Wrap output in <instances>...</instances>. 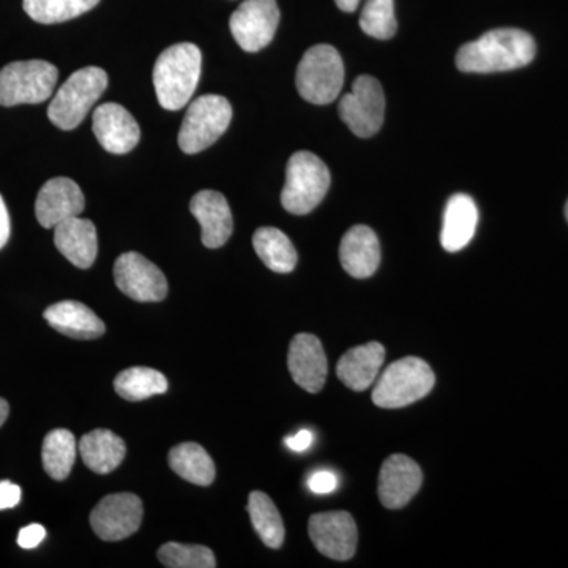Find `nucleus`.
<instances>
[{
    "label": "nucleus",
    "instance_id": "nucleus-1",
    "mask_svg": "<svg viewBox=\"0 0 568 568\" xmlns=\"http://www.w3.org/2000/svg\"><path fill=\"white\" fill-rule=\"evenodd\" d=\"M536 58V41L519 29H496L463 44L457 67L465 73H497L528 65Z\"/></svg>",
    "mask_w": 568,
    "mask_h": 568
},
{
    "label": "nucleus",
    "instance_id": "nucleus-2",
    "mask_svg": "<svg viewBox=\"0 0 568 568\" xmlns=\"http://www.w3.org/2000/svg\"><path fill=\"white\" fill-rule=\"evenodd\" d=\"M203 54L193 43H178L159 55L153 69L156 99L168 111L182 110L192 100L201 78Z\"/></svg>",
    "mask_w": 568,
    "mask_h": 568
},
{
    "label": "nucleus",
    "instance_id": "nucleus-3",
    "mask_svg": "<svg viewBox=\"0 0 568 568\" xmlns=\"http://www.w3.org/2000/svg\"><path fill=\"white\" fill-rule=\"evenodd\" d=\"M106 88L108 74L100 67H84L74 71L55 92L48 108V118L58 129L65 132L77 129L93 104L99 102Z\"/></svg>",
    "mask_w": 568,
    "mask_h": 568
},
{
    "label": "nucleus",
    "instance_id": "nucleus-4",
    "mask_svg": "<svg viewBox=\"0 0 568 568\" xmlns=\"http://www.w3.org/2000/svg\"><path fill=\"white\" fill-rule=\"evenodd\" d=\"M331 189V173L312 152H295L287 162L282 204L293 215H306L323 203Z\"/></svg>",
    "mask_w": 568,
    "mask_h": 568
},
{
    "label": "nucleus",
    "instance_id": "nucleus-5",
    "mask_svg": "<svg viewBox=\"0 0 568 568\" xmlns=\"http://www.w3.org/2000/svg\"><path fill=\"white\" fill-rule=\"evenodd\" d=\"M435 383V373L425 361L399 358L381 375L373 390V403L383 409L409 406L428 395Z\"/></svg>",
    "mask_w": 568,
    "mask_h": 568
},
{
    "label": "nucleus",
    "instance_id": "nucleus-6",
    "mask_svg": "<svg viewBox=\"0 0 568 568\" xmlns=\"http://www.w3.org/2000/svg\"><path fill=\"white\" fill-rule=\"evenodd\" d=\"M295 84L306 102H335L345 84V65L339 52L331 44H316L310 48L298 63Z\"/></svg>",
    "mask_w": 568,
    "mask_h": 568
},
{
    "label": "nucleus",
    "instance_id": "nucleus-7",
    "mask_svg": "<svg viewBox=\"0 0 568 568\" xmlns=\"http://www.w3.org/2000/svg\"><path fill=\"white\" fill-rule=\"evenodd\" d=\"M233 119V108L222 95H203L194 100L179 132V148L193 155L220 140Z\"/></svg>",
    "mask_w": 568,
    "mask_h": 568
},
{
    "label": "nucleus",
    "instance_id": "nucleus-8",
    "mask_svg": "<svg viewBox=\"0 0 568 568\" xmlns=\"http://www.w3.org/2000/svg\"><path fill=\"white\" fill-rule=\"evenodd\" d=\"M59 71L50 62L21 61L0 70V104H39L54 92Z\"/></svg>",
    "mask_w": 568,
    "mask_h": 568
},
{
    "label": "nucleus",
    "instance_id": "nucleus-9",
    "mask_svg": "<svg viewBox=\"0 0 568 568\" xmlns=\"http://www.w3.org/2000/svg\"><path fill=\"white\" fill-rule=\"evenodd\" d=\"M339 118L358 138H372L379 132L386 112L383 85L368 74H362L353 84V92L343 97Z\"/></svg>",
    "mask_w": 568,
    "mask_h": 568
},
{
    "label": "nucleus",
    "instance_id": "nucleus-10",
    "mask_svg": "<svg viewBox=\"0 0 568 568\" xmlns=\"http://www.w3.org/2000/svg\"><path fill=\"white\" fill-rule=\"evenodd\" d=\"M280 24L276 0H245L230 20L231 33L246 52L264 50L274 40Z\"/></svg>",
    "mask_w": 568,
    "mask_h": 568
},
{
    "label": "nucleus",
    "instance_id": "nucleus-11",
    "mask_svg": "<svg viewBox=\"0 0 568 568\" xmlns=\"http://www.w3.org/2000/svg\"><path fill=\"white\" fill-rule=\"evenodd\" d=\"M114 280L126 297L136 302H162L168 295L163 272L136 252L123 253L114 264Z\"/></svg>",
    "mask_w": 568,
    "mask_h": 568
},
{
    "label": "nucleus",
    "instance_id": "nucleus-12",
    "mask_svg": "<svg viewBox=\"0 0 568 568\" xmlns=\"http://www.w3.org/2000/svg\"><path fill=\"white\" fill-rule=\"evenodd\" d=\"M144 508L140 497L132 493H118L103 497L91 514L93 532L104 541H119L132 537L142 523Z\"/></svg>",
    "mask_w": 568,
    "mask_h": 568
},
{
    "label": "nucleus",
    "instance_id": "nucleus-13",
    "mask_svg": "<svg viewBox=\"0 0 568 568\" xmlns=\"http://www.w3.org/2000/svg\"><path fill=\"white\" fill-rule=\"evenodd\" d=\"M310 538L321 555L349 560L357 548V526L347 511H325L310 518Z\"/></svg>",
    "mask_w": 568,
    "mask_h": 568
},
{
    "label": "nucleus",
    "instance_id": "nucleus-14",
    "mask_svg": "<svg viewBox=\"0 0 568 568\" xmlns=\"http://www.w3.org/2000/svg\"><path fill=\"white\" fill-rule=\"evenodd\" d=\"M92 129L104 151L114 155L132 152L141 138L140 125L119 103L100 104L93 112Z\"/></svg>",
    "mask_w": 568,
    "mask_h": 568
},
{
    "label": "nucleus",
    "instance_id": "nucleus-15",
    "mask_svg": "<svg viewBox=\"0 0 568 568\" xmlns=\"http://www.w3.org/2000/svg\"><path fill=\"white\" fill-rule=\"evenodd\" d=\"M84 207L85 200L80 185L69 178H54L41 186L36 201V215L41 226L51 230L80 215Z\"/></svg>",
    "mask_w": 568,
    "mask_h": 568
},
{
    "label": "nucleus",
    "instance_id": "nucleus-16",
    "mask_svg": "<svg viewBox=\"0 0 568 568\" xmlns=\"http://www.w3.org/2000/svg\"><path fill=\"white\" fill-rule=\"evenodd\" d=\"M424 481L420 466L406 455H392L384 462L379 474L381 503L384 507L396 510L407 506L417 495Z\"/></svg>",
    "mask_w": 568,
    "mask_h": 568
},
{
    "label": "nucleus",
    "instance_id": "nucleus-17",
    "mask_svg": "<svg viewBox=\"0 0 568 568\" xmlns=\"http://www.w3.org/2000/svg\"><path fill=\"white\" fill-rule=\"evenodd\" d=\"M287 368L295 384L310 394L323 390L328 365L320 338L312 334L295 335L287 354Z\"/></svg>",
    "mask_w": 568,
    "mask_h": 568
},
{
    "label": "nucleus",
    "instance_id": "nucleus-18",
    "mask_svg": "<svg viewBox=\"0 0 568 568\" xmlns=\"http://www.w3.org/2000/svg\"><path fill=\"white\" fill-rule=\"evenodd\" d=\"M190 212L201 224L203 244L207 248H220L230 241L234 230L233 213L222 193L203 190L194 194Z\"/></svg>",
    "mask_w": 568,
    "mask_h": 568
},
{
    "label": "nucleus",
    "instance_id": "nucleus-19",
    "mask_svg": "<svg viewBox=\"0 0 568 568\" xmlns=\"http://www.w3.org/2000/svg\"><path fill=\"white\" fill-rule=\"evenodd\" d=\"M339 263L354 278L364 280L375 274L381 263V246L375 231L364 224L351 227L339 244Z\"/></svg>",
    "mask_w": 568,
    "mask_h": 568
},
{
    "label": "nucleus",
    "instance_id": "nucleus-20",
    "mask_svg": "<svg viewBox=\"0 0 568 568\" xmlns=\"http://www.w3.org/2000/svg\"><path fill=\"white\" fill-rule=\"evenodd\" d=\"M54 244L78 268H91L99 253L97 227L91 220H65L54 227Z\"/></svg>",
    "mask_w": 568,
    "mask_h": 568
},
{
    "label": "nucleus",
    "instance_id": "nucleus-21",
    "mask_svg": "<svg viewBox=\"0 0 568 568\" xmlns=\"http://www.w3.org/2000/svg\"><path fill=\"white\" fill-rule=\"evenodd\" d=\"M43 316L59 334L74 339L100 338L106 331L103 321L88 305L77 301H63L48 306Z\"/></svg>",
    "mask_w": 568,
    "mask_h": 568
},
{
    "label": "nucleus",
    "instance_id": "nucleus-22",
    "mask_svg": "<svg viewBox=\"0 0 568 568\" xmlns=\"http://www.w3.org/2000/svg\"><path fill=\"white\" fill-rule=\"evenodd\" d=\"M384 358H386V349L379 343L373 342L353 347L339 358L336 375L351 390H366L379 375Z\"/></svg>",
    "mask_w": 568,
    "mask_h": 568
},
{
    "label": "nucleus",
    "instance_id": "nucleus-23",
    "mask_svg": "<svg viewBox=\"0 0 568 568\" xmlns=\"http://www.w3.org/2000/svg\"><path fill=\"white\" fill-rule=\"evenodd\" d=\"M478 223L477 205L473 197L458 193L448 200L444 212L440 244L447 252L455 253L473 241Z\"/></svg>",
    "mask_w": 568,
    "mask_h": 568
},
{
    "label": "nucleus",
    "instance_id": "nucleus-24",
    "mask_svg": "<svg viewBox=\"0 0 568 568\" xmlns=\"http://www.w3.org/2000/svg\"><path fill=\"white\" fill-rule=\"evenodd\" d=\"M80 450L84 465L95 474H110L122 465L126 455L123 439L110 429H95L82 436Z\"/></svg>",
    "mask_w": 568,
    "mask_h": 568
},
{
    "label": "nucleus",
    "instance_id": "nucleus-25",
    "mask_svg": "<svg viewBox=\"0 0 568 568\" xmlns=\"http://www.w3.org/2000/svg\"><path fill=\"white\" fill-rule=\"evenodd\" d=\"M171 469L183 480L197 487H209L215 480V463L200 444H179L170 452Z\"/></svg>",
    "mask_w": 568,
    "mask_h": 568
},
{
    "label": "nucleus",
    "instance_id": "nucleus-26",
    "mask_svg": "<svg viewBox=\"0 0 568 568\" xmlns=\"http://www.w3.org/2000/svg\"><path fill=\"white\" fill-rule=\"evenodd\" d=\"M257 256L276 274H290L297 265V252L293 242L276 227H260L253 235Z\"/></svg>",
    "mask_w": 568,
    "mask_h": 568
},
{
    "label": "nucleus",
    "instance_id": "nucleus-27",
    "mask_svg": "<svg viewBox=\"0 0 568 568\" xmlns=\"http://www.w3.org/2000/svg\"><path fill=\"white\" fill-rule=\"evenodd\" d=\"M78 446L73 433L69 429H52L41 447V459L48 476L54 480H65L77 462Z\"/></svg>",
    "mask_w": 568,
    "mask_h": 568
},
{
    "label": "nucleus",
    "instance_id": "nucleus-28",
    "mask_svg": "<svg viewBox=\"0 0 568 568\" xmlns=\"http://www.w3.org/2000/svg\"><path fill=\"white\" fill-rule=\"evenodd\" d=\"M248 514L253 528L265 547L272 549L282 547L286 530H284L282 515L271 497L263 491H253L248 497Z\"/></svg>",
    "mask_w": 568,
    "mask_h": 568
},
{
    "label": "nucleus",
    "instance_id": "nucleus-29",
    "mask_svg": "<svg viewBox=\"0 0 568 568\" xmlns=\"http://www.w3.org/2000/svg\"><path fill=\"white\" fill-rule=\"evenodd\" d=\"M114 388L126 402H142L153 395L166 394L168 379L156 369L134 366L119 373L114 381Z\"/></svg>",
    "mask_w": 568,
    "mask_h": 568
},
{
    "label": "nucleus",
    "instance_id": "nucleus-30",
    "mask_svg": "<svg viewBox=\"0 0 568 568\" xmlns=\"http://www.w3.org/2000/svg\"><path fill=\"white\" fill-rule=\"evenodd\" d=\"M100 0H22L26 13L40 24H58L88 13Z\"/></svg>",
    "mask_w": 568,
    "mask_h": 568
},
{
    "label": "nucleus",
    "instance_id": "nucleus-31",
    "mask_svg": "<svg viewBox=\"0 0 568 568\" xmlns=\"http://www.w3.org/2000/svg\"><path fill=\"white\" fill-rule=\"evenodd\" d=\"M159 560L168 568H215V555L203 545H183L170 541L159 549Z\"/></svg>",
    "mask_w": 568,
    "mask_h": 568
},
{
    "label": "nucleus",
    "instance_id": "nucleus-32",
    "mask_svg": "<svg viewBox=\"0 0 568 568\" xmlns=\"http://www.w3.org/2000/svg\"><path fill=\"white\" fill-rule=\"evenodd\" d=\"M361 28L373 39H392L398 28L394 0H366L361 14Z\"/></svg>",
    "mask_w": 568,
    "mask_h": 568
},
{
    "label": "nucleus",
    "instance_id": "nucleus-33",
    "mask_svg": "<svg viewBox=\"0 0 568 568\" xmlns=\"http://www.w3.org/2000/svg\"><path fill=\"white\" fill-rule=\"evenodd\" d=\"M336 487H338V478L328 470H320L308 478V488L315 495H328V493L335 491Z\"/></svg>",
    "mask_w": 568,
    "mask_h": 568
},
{
    "label": "nucleus",
    "instance_id": "nucleus-34",
    "mask_svg": "<svg viewBox=\"0 0 568 568\" xmlns=\"http://www.w3.org/2000/svg\"><path fill=\"white\" fill-rule=\"evenodd\" d=\"M44 537H47V529H44L43 526L33 523V525L26 526V528L20 530L18 545L24 549L37 548L41 541L44 540Z\"/></svg>",
    "mask_w": 568,
    "mask_h": 568
},
{
    "label": "nucleus",
    "instance_id": "nucleus-35",
    "mask_svg": "<svg viewBox=\"0 0 568 568\" xmlns=\"http://www.w3.org/2000/svg\"><path fill=\"white\" fill-rule=\"evenodd\" d=\"M21 488L9 480L0 481V510L17 507L21 503Z\"/></svg>",
    "mask_w": 568,
    "mask_h": 568
},
{
    "label": "nucleus",
    "instance_id": "nucleus-36",
    "mask_svg": "<svg viewBox=\"0 0 568 568\" xmlns=\"http://www.w3.org/2000/svg\"><path fill=\"white\" fill-rule=\"evenodd\" d=\"M313 433L308 432V429H301V432L297 433L295 436L286 437V446L291 448V450L294 452H305L306 448L312 446L313 444Z\"/></svg>",
    "mask_w": 568,
    "mask_h": 568
},
{
    "label": "nucleus",
    "instance_id": "nucleus-37",
    "mask_svg": "<svg viewBox=\"0 0 568 568\" xmlns=\"http://www.w3.org/2000/svg\"><path fill=\"white\" fill-rule=\"evenodd\" d=\"M10 239V215L7 211L6 201L0 196V250L6 246Z\"/></svg>",
    "mask_w": 568,
    "mask_h": 568
},
{
    "label": "nucleus",
    "instance_id": "nucleus-38",
    "mask_svg": "<svg viewBox=\"0 0 568 568\" xmlns=\"http://www.w3.org/2000/svg\"><path fill=\"white\" fill-rule=\"evenodd\" d=\"M335 3L339 10L346 11V13H354L358 9L361 0H335Z\"/></svg>",
    "mask_w": 568,
    "mask_h": 568
},
{
    "label": "nucleus",
    "instance_id": "nucleus-39",
    "mask_svg": "<svg viewBox=\"0 0 568 568\" xmlns=\"http://www.w3.org/2000/svg\"><path fill=\"white\" fill-rule=\"evenodd\" d=\"M9 414H10L9 403H7L6 399L0 398V426L6 424L7 418H9Z\"/></svg>",
    "mask_w": 568,
    "mask_h": 568
},
{
    "label": "nucleus",
    "instance_id": "nucleus-40",
    "mask_svg": "<svg viewBox=\"0 0 568 568\" xmlns=\"http://www.w3.org/2000/svg\"><path fill=\"white\" fill-rule=\"evenodd\" d=\"M566 219H567V222H568V201H567V204H566Z\"/></svg>",
    "mask_w": 568,
    "mask_h": 568
}]
</instances>
